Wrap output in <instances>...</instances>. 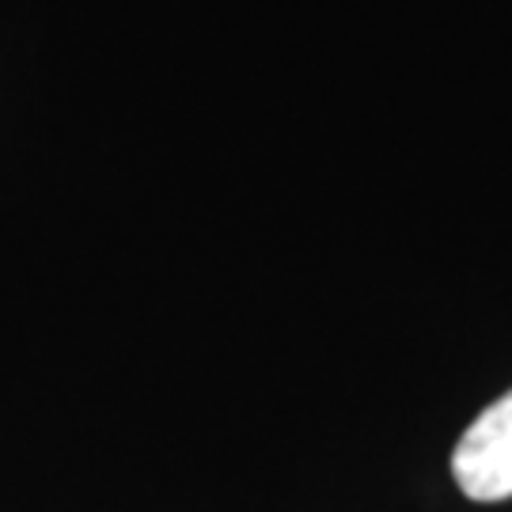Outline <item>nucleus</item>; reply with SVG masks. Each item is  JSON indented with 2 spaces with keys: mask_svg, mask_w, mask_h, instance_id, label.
<instances>
[{
  "mask_svg": "<svg viewBox=\"0 0 512 512\" xmlns=\"http://www.w3.org/2000/svg\"><path fill=\"white\" fill-rule=\"evenodd\" d=\"M452 475L471 501L512 497V391L486 406L459 437Z\"/></svg>",
  "mask_w": 512,
  "mask_h": 512,
  "instance_id": "obj_1",
  "label": "nucleus"
}]
</instances>
